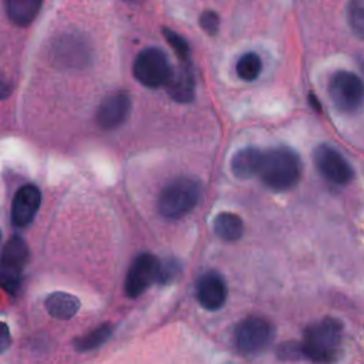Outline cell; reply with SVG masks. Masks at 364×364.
<instances>
[{
    "mask_svg": "<svg viewBox=\"0 0 364 364\" xmlns=\"http://www.w3.org/2000/svg\"><path fill=\"white\" fill-rule=\"evenodd\" d=\"M343 328V323L334 317H324L310 324L301 341L303 357L314 364L334 363L340 353Z\"/></svg>",
    "mask_w": 364,
    "mask_h": 364,
    "instance_id": "obj_1",
    "label": "cell"
},
{
    "mask_svg": "<svg viewBox=\"0 0 364 364\" xmlns=\"http://www.w3.org/2000/svg\"><path fill=\"white\" fill-rule=\"evenodd\" d=\"M301 159L289 146H274L263 151L259 176L262 182L277 192L294 188L301 178Z\"/></svg>",
    "mask_w": 364,
    "mask_h": 364,
    "instance_id": "obj_2",
    "label": "cell"
},
{
    "mask_svg": "<svg viewBox=\"0 0 364 364\" xmlns=\"http://www.w3.org/2000/svg\"><path fill=\"white\" fill-rule=\"evenodd\" d=\"M202 185L198 179L179 176L171 181L159 193L158 210L166 219H181L199 203Z\"/></svg>",
    "mask_w": 364,
    "mask_h": 364,
    "instance_id": "obj_3",
    "label": "cell"
},
{
    "mask_svg": "<svg viewBox=\"0 0 364 364\" xmlns=\"http://www.w3.org/2000/svg\"><path fill=\"white\" fill-rule=\"evenodd\" d=\"M132 74L139 84L148 88H158L168 85L173 68L168 55L161 48L146 47L136 54L132 64Z\"/></svg>",
    "mask_w": 364,
    "mask_h": 364,
    "instance_id": "obj_4",
    "label": "cell"
},
{
    "mask_svg": "<svg viewBox=\"0 0 364 364\" xmlns=\"http://www.w3.org/2000/svg\"><path fill=\"white\" fill-rule=\"evenodd\" d=\"M274 337V328L269 320L260 316L243 318L233 331L236 348L243 354H257L266 350Z\"/></svg>",
    "mask_w": 364,
    "mask_h": 364,
    "instance_id": "obj_5",
    "label": "cell"
},
{
    "mask_svg": "<svg viewBox=\"0 0 364 364\" xmlns=\"http://www.w3.org/2000/svg\"><path fill=\"white\" fill-rule=\"evenodd\" d=\"M328 95L341 112H355L364 104V82L351 71H337L328 82Z\"/></svg>",
    "mask_w": 364,
    "mask_h": 364,
    "instance_id": "obj_6",
    "label": "cell"
},
{
    "mask_svg": "<svg viewBox=\"0 0 364 364\" xmlns=\"http://www.w3.org/2000/svg\"><path fill=\"white\" fill-rule=\"evenodd\" d=\"M28 260V246L20 236L10 237L1 252V287L9 294H16L21 283V272Z\"/></svg>",
    "mask_w": 364,
    "mask_h": 364,
    "instance_id": "obj_7",
    "label": "cell"
},
{
    "mask_svg": "<svg viewBox=\"0 0 364 364\" xmlns=\"http://www.w3.org/2000/svg\"><path fill=\"white\" fill-rule=\"evenodd\" d=\"M313 161L321 176L331 183L347 185L354 176L350 162L328 144H321L314 149Z\"/></svg>",
    "mask_w": 364,
    "mask_h": 364,
    "instance_id": "obj_8",
    "label": "cell"
},
{
    "mask_svg": "<svg viewBox=\"0 0 364 364\" xmlns=\"http://www.w3.org/2000/svg\"><path fill=\"white\" fill-rule=\"evenodd\" d=\"M159 264L161 260L152 253H139L131 263L125 277L124 290L127 296L135 299L151 287L152 283L158 282Z\"/></svg>",
    "mask_w": 364,
    "mask_h": 364,
    "instance_id": "obj_9",
    "label": "cell"
},
{
    "mask_svg": "<svg viewBox=\"0 0 364 364\" xmlns=\"http://www.w3.org/2000/svg\"><path fill=\"white\" fill-rule=\"evenodd\" d=\"M129 112V95L125 91H117L101 101L95 114V119L102 129H115L128 119Z\"/></svg>",
    "mask_w": 364,
    "mask_h": 364,
    "instance_id": "obj_10",
    "label": "cell"
},
{
    "mask_svg": "<svg viewBox=\"0 0 364 364\" xmlns=\"http://www.w3.org/2000/svg\"><path fill=\"white\" fill-rule=\"evenodd\" d=\"M41 205V192L40 189L33 185L27 183L18 188V191L14 193L13 202H11V222L17 228H24L30 225Z\"/></svg>",
    "mask_w": 364,
    "mask_h": 364,
    "instance_id": "obj_11",
    "label": "cell"
},
{
    "mask_svg": "<svg viewBox=\"0 0 364 364\" xmlns=\"http://www.w3.org/2000/svg\"><path fill=\"white\" fill-rule=\"evenodd\" d=\"M196 299L199 304L209 311L223 307L228 299V289L223 277L215 270L203 273L196 282Z\"/></svg>",
    "mask_w": 364,
    "mask_h": 364,
    "instance_id": "obj_12",
    "label": "cell"
},
{
    "mask_svg": "<svg viewBox=\"0 0 364 364\" xmlns=\"http://www.w3.org/2000/svg\"><path fill=\"white\" fill-rule=\"evenodd\" d=\"M168 94L176 102L188 104L195 97V78L189 64H182L173 68V74L166 85Z\"/></svg>",
    "mask_w": 364,
    "mask_h": 364,
    "instance_id": "obj_13",
    "label": "cell"
},
{
    "mask_svg": "<svg viewBox=\"0 0 364 364\" xmlns=\"http://www.w3.org/2000/svg\"><path fill=\"white\" fill-rule=\"evenodd\" d=\"M263 151L255 146H246L239 149L230 161L232 173L237 179H250L259 175L260 165H262Z\"/></svg>",
    "mask_w": 364,
    "mask_h": 364,
    "instance_id": "obj_14",
    "label": "cell"
},
{
    "mask_svg": "<svg viewBox=\"0 0 364 364\" xmlns=\"http://www.w3.org/2000/svg\"><path fill=\"white\" fill-rule=\"evenodd\" d=\"M44 307L47 313L57 320H70L80 310V300L65 291L50 293L44 300Z\"/></svg>",
    "mask_w": 364,
    "mask_h": 364,
    "instance_id": "obj_15",
    "label": "cell"
},
{
    "mask_svg": "<svg viewBox=\"0 0 364 364\" xmlns=\"http://www.w3.org/2000/svg\"><path fill=\"white\" fill-rule=\"evenodd\" d=\"M41 6L40 0H9L6 3V13L14 24L24 27L37 17Z\"/></svg>",
    "mask_w": 364,
    "mask_h": 364,
    "instance_id": "obj_16",
    "label": "cell"
},
{
    "mask_svg": "<svg viewBox=\"0 0 364 364\" xmlns=\"http://www.w3.org/2000/svg\"><path fill=\"white\" fill-rule=\"evenodd\" d=\"M215 233L225 242H235L243 236L245 225L239 215L232 212H220L213 220Z\"/></svg>",
    "mask_w": 364,
    "mask_h": 364,
    "instance_id": "obj_17",
    "label": "cell"
},
{
    "mask_svg": "<svg viewBox=\"0 0 364 364\" xmlns=\"http://www.w3.org/2000/svg\"><path fill=\"white\" fill-rule=\"evenodd\" d=\"M112 331H114V328H112V326L109 323L100 324L98 327H95L94 330L88 331L87 334H84L81 337H77L73 341L74 350L80 351V353L95 350V348L101 347L102 344H105L111 338Z\"/></svg>",
    "mask_w": 364,
    "mask_h": 364,
    "instance_id": "obj_18",
    "label": "cell"
},
{
    "mask_svg": "<svg viewBox=\"0 0 364 364\" xmlns=\"http://www.w3.org/2000/svg\"><path fill=\"white\" fill-rule=\"evenodd\" d=\"M262 73V60L256 53H245L236 63V74L243 81H255Z\"/></svg>",
    "mask_w": 364,
    "mask_h": 364,
    "instance_id": "obj_19",
    "label": "cell"
},
{
    "mask_svg": "<svg viewBox=\"0 0 364 364\" xmlns=\"http://www.w3.org/2000/svg\"><path fill=\"white\" fill-rule=\"evenodd\" d=\"M164 37L168 41V44L172 47L173 53L178 55V58L181 60L182 64H189V57H191V48L188 41L178 34L176 31L171 30V28H164Z\"/></svg>",
    "mask_w": 364,
    "mask_h": 364,
    "instance_id": "obj_20",
    "label": "cell"
},
{
    "mask_svg": "<svg viewBox=\"0 0 364 364\" xmlns=\"http://www.w3.org/2000/svg\"><path fill=\"white\" fill-rule=\"evenodd\" d=\"M348 24L353 33L364 40V0H354L347 10Z\"/></svg>",
    "mask_w": 364,
    "mask_h": 364,
    "instance_id": "obj_21",
    "label": "cell"
},
{
    "mask_svg": "<svg viewBox=\"0 0 364 364\" xmlns=\"http://www.w3.org/2000/svg\"><path fill=\"white\" fill-rule=\"evenodd\" d=\"M181 273V263L176 259H165L161 260L159 264V274H158V283L168 284L173 282Z\"/></svg>",
    "mask_w": 364,
    "mask_h": 364,
    "instance_id": "obj_22",
    "label": "cell"
},
{
    "mask_svg": "<svg viewBox=\"0 0 364 364\" xmlns=\"http://www.w3.org/2000/svg\"><path fill=\"white\" fill-rule=\"evenodd\" d=\"M199 26L209 36H215L219 31V16L213 10H206L199 17Z\"/></svg>",
    "mask_w": 364,
    "mask_h": 364,
    "instance_id": "obj_23",
    "label": "cell"
},
{
    "mask_svg": "<svg viewBox=\"0 0 364 364\" xmlns=\"http://www.w3.org/2000/svg\"><path fill=\"white\" fill-rule=\"evenodd\" d=\"M277 355L282 360H299V358H301L303 357L301 343L290 341V343L280 344L279 348H277Z\"/></svg>",
    "mask_w": 364,
    "mask_h": 364,
    "instance_id": "obj_24",
    "label": "cell"
},
{
    "mask_svg": "<svg viewBox=\"0 0 364 364\" xmlns=\"http://www.w3.org/2000/svg\"><path fill=\"white\" fill-rule=\"evenodd\" d=\"M1 328L3 330H1V337H0V350H1V353H4L7 350L11 338H10V331H9V327L6 323L1 324Z\"/></svg>",
    "mask_w": 364,
    "mask_h": 364,
    "instance_id": "obj_25",
    "label": "cell"
},
{
    "mask_svg": "<svg viewBox=\"0 0 364 364\" xmlns=\"http://www.w3.org/2000/svg\"><path fill=\"white\" fill-rule=\"evenodd\" d=\"M228 364H232V363H228Z\"/></svg>",
    "mask_w": 364,
    "mask_h": 364,
    "instance_id": "obj_26",
    "label": "cell"
}]
</instances>
